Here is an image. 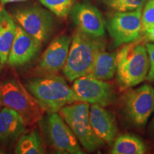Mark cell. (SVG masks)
<instances>
[{"label":"cell","mask_w":154,"mask_h":154,"mask_svg":"<svg viewBox=\"0 0 154 154\" xmlns=\"http://www.w3.org/2000/svg\"><path fill=\"white\" fill-rule=\"evenodd\" d=\"M106 49L103 37H97L76 29L72 36L68 59L63 73L69 82L85 76L96 55Z\"/></svg>","instance_id":"obj_1"},{"label":"cell","mask_w":154,"mask_h":154,"mask_svg":"<svg viewBox=\"0 0 154 154\" xmlns=\"http://www.w3.org/2000/svg\"><path fill=\"white\" fill-rule=\"evenodd\" d=\"M24 86L48 113H57L75 102L72 88L64 79L57 74L33 78Z\"/></svg>","instance_id":"obj_2"},{"label":"cell","mask_w":154,"mask_h":154,"mask_svg":"<svg viewBox=\"0 0 154 154\" xmlns=\"http://www.w3.org/2000/svg\"><path fill=\"white\" fill-rule=\"evenodd\" d=\"M136 41L126 44L117 53L116 73L122 89L132 88L143 82L149 71L146 45Z\"/></svg>","instance_id":"obj_3"},{"label":"cell","mask_w":154,"mask_h":154,"mask_svg":"<svg viewBox=\"0 0 154 154\" xmlns=\"http://www.w3.org/2000/svg\"><path fill=\"white\" fill-rule=\"evenodd\" d=\"M0 107L16 111L29 126L42 121L45 112L17 77L9 78L0 84Z\"/></svg>","instance_id":"obj_4"},{"label":"cell","mask_w":154,"mask_h":154,"mask_svg":"<svg viewBox=\"0 0 154 154\" xmlns=\"http://www.w3.org/2000/svg\"><path fill=\"white\" fill-rule=\"evenodd\" d=\"M89 109L88 103L78 102L65 106L59 113L74 132L81 146L86 151L94 152L103 148L106 143L100 139L92 129Z\"/></svg>","instance_id":"obj_5"},{"label":"cell","mask_w":154,"mask_h":154,"mask_svg":"<svg viewBox=\"0 0 154 154\" xmlns=\"http://www.w3.org/2000/svg\"><path fill=\"white\" fill-rule=\"evenodd\" d=\"M125 118L136 127H143L154 111V88L143 84L127 91L122 99Z\"/></svg>","instance_id":"obj_6"},{"label":"cell","mask_w":154,"mask_h":154,"mask_svg":"<svg viewBox=\"0 0 154 154\" xmlns=\"http://www.w3.org/2000/svg\"><path fill=\"white\" fill-rule=\"evenodd\" d=\"M13 19L25 32L43 43L53 34L55 22L52 14L40 6L17 9Z\"/></svg>","instance_id":"obj_7"},{"label":"cell","mask_w":154,"mask_h":154,"mask_svg":"<svg viewBox=\"0 0 154 154\" xmlns=\"http://www.w3.org/2000/svg\"><path fill=\"white\" fill-rule=\"evenodd\" d=\"M142 8L128 11H116L107 21V29L113 47L136 41L143 31Z\"/></svg>","instance_id":"obj_8"},{"label":"cell","mask_w":154,"mask_h":154,"mask_svg":"<svg viewBox=\"0 0 154 154\" xmlns=\"http://www.w3.org/2000/svg\"><path fill=\"white\" fill-rule=\"evenodd\" d=\"M75 101L86 102L106 107L116 100L113 87L105 81L83 76L74 81L72 86Z\"/></svg>","instance_id":"obj_9"},{"label":"cell","mask_w":154,"mask_h":154,"mask_svg":"<svg viewBox=\"0 0 154 154\" xmlns=\"http://www.w3.org/2000/svg\"><path fill=\"white\" fill-rule=\"evenodd\" d=\"M46 131L50 143L57 153H84L74 132L59 113H49L46 121Z\"/></svg>","instance_id":"obj_10"},{"label":"cell","mask_w":154,"mask_h":154,"mask_svg":"<svg viewBox=\"0 0 154 154\" xmlns=\"http://www.w3.org/2000/svg\"><path fill=\"white\" fill-rule=\"evenodd\" d=\"M72 37L61 35L55 38L42 54L37 65L38 73L42 75L56 74L63 70L68 59Z\"/></svg>","instance_id":"obj_11"},{"label":"cell","mask_w":154,"mask_h":154,"mask_svg":"<svg viewBox=\"0 0 154 154\" xmlns=\"http://www.w3.org/2000/svg\"><path fill=\"white\" fill-rule=\"evenodd\" d=\"M72 17L77 29L89 35L103 37L106 24L101 13L88 2H82L73 7Z\"/></svg>","instance_id":"obj_12"},{"label":"cell","mask_w":154,"mask_h":154,"mask_svg":"<svg viewBox=\"0 0 154 154\" xmlns=\"http://www.w3.org/2000/svg\"><path fill=\"white\" fill-rule=\"evenodd\" d=\"M42 44L17 25L16 36L7 60L9 66H20L26 64L37 54Z\"/></svg>","instance_id":"obj_13"},{"label":"cell","mask_w":154,"mask_h":154,"mask_svg":"<svg viewBox=\"0 0 154 154\" xmlns=\"http://www.w3.org/2000/svg\"><path fill=\"white\" fill-rule=\"evenodd\" d=\"M89 119L94 132L100 139L109 145H112L118 134L115 115L103 106L91 104Z\"/></svg>","instance_id":"obj_14"},{"label":"cell","mask_w":154,"mask_h":154,"mask_svg":"<svg viewBox=\"0 0 154 154\" xmlns=\"http://www.w3.org/2000/svg\"><path fill=\"white\" fill-rule=\"evenodd\" d=\"M26 124L16 111L3 107L0 111V141L14 140L23 134Z\"/></svg>","instance_id":"obj_15"},{"label":"cell","mask_w":154,"mask_h":154,"mask_svg":"<svg viewBox=\"0 0 154 154\" xmlns=\"http://www.w3.org/2000/svg\"><path fill=\"white\" fill-rule=\"evenodd\" d=\"M17 26L14 19L5 10H0V61L7 62L9 52L16 36Z\"/></svg>","instance_id":"obj_16"},{"label":"cell","mask_w":154,"mask_h":154,"mask_svg":"<svg viewBox=\"0 0 154 154\" xmlns=\"http://www.w3.org/2000/svg\"><path fill=\"white\" fill-rule=\"evenodd\" d=\"M116 52H108L105 50L100 51L86 76L102 81L112 79L116 72Z\"/></svg>","instance_id":"obj_17"},{"label":"cell","mask_w":154,"mask_h":154,"mask_svg":"<svg viewBox=\"0 0 154 154\" xmlns=\"http://www.w3.org/2000/svg\"><path fill=\"white\" fill-rule=\"evenodd\" d=\"M146 149V145L140 138L132 134H123L116 138L111 153L143 154Z\"/></svg>","instance_id":"obj_18"},{"label":"cell","mask_w":154,"mask_h":154,"mask_svg":"<svg viewBox=\"0 0 154 154\" xmlns=\"http://www.w3.org/2000/svg\"><path fill=\"white\" fill-rule=\"evenodd\" d=\"M14 153L17 154H42L45 150L42 138L36 131L21 136L17 144Z\"/></svg>","instance_id":"obj_19"},{"label":"cell","mask_w":154,"mask_h":154,"mask_svg":"<svg viewBox=\"0 0 154 154\" xmlns=\"http://www.w3.org/2000/svg\"><path fill=\"white\" fill-rule=\"evenodd\" d=\"M43 6L57 17L65 18L72 12L74 0H39Z\"/></svg>","instance_id":"obj_20"},{"label":"cell","mask_w":154,"mask_h":154,"mask_svg":"<svg viewBox=\"0 0 154 154\" xmlns=\"http://www.w3.org/2000/svg\"><path fill=\"white\" fill-rule=\"evenodd\" d=\"M108 8L116 11H128L142 8L146 0H99Z\"/></svg>","instance_id":"obj_21"},{"label":"cell","mask_w":154,"mask_h":154,"mask_svg":"<svg viewBox=\"0 0 154 154\" xmlns=\"http://www.w3.org/2000/svg\"><path fill=\"white\" fill-rule=\"evenodd\" d=\"M143 29L154 24V0H148L142 10Z\"/></svg>","instance_id":"obj_22"},{"label":"cell","mask_w":154,"mask_h":154,"mask_svg":"<svg viewBox=\"0 0 154 154\" xmlns=\"http://www.w3.org/2000/svg\"><path fill=\"white\" fill-rule=\"evenodd\" d=\"M145 45L149 60V71L146 79L152 82L154 80V43H146Z\"/></svg>","instance_id":"obj_23"},{"label":"cell","mask_w":154,"mask_h":154,"mask_svg":"<svg viewBox=\"0 0 154 154\" xmlns=\"http://www.w3.org/2000/svg\"><path fill=\"white\" fill-rule=\"evenodd\" d=\"M142 32L148 39L152 42H154V24L149 26V27L143 29Z\"/></svg>","instance_id":"obj_24"},{"label":"cell","mask_w":154,"mask_h":154,"mask_svg":"<svg viewBox=\"0 0 154 154\" xmlns=\"http://www.w3.org/2000/svg\"><path fill=\"white\" fill-rule=\"evenodd\" d=\"M27 0H1L2 5H5L7 3H12V2H25Z\"/></svg>","instance_id":"obj_25"},{"label":"cell","mask_w":154,"mask_h":154,"mask_svg":"<svg viewBox=\"0 0 154 154\" xmlns=\"http://www.w3.org/2000/svg\"><path fill=\"white\" fill-rule=\"evenodd\" d=\"M150 131H151V134L153 135V136H154V117L153 120L151 121V125H150Z\"/></svg>","instance_id":"obj_26"},{"label":"cell","mask_w":154,"mask_h":154,"mask_svg":"<svg viewBox=\"0 0 154 154\" xmlns=\"http://www.w3.org/2000/svg\"><path fill=\"white\" fill-rule=\"evenodd\" d=\"M2 153H5V151H4V150L2 149V148H0V154H2Z\"/></svg>","instance_id":"obj_27"},{"label":"cell","mask_w":154,"mask_h":154,"mask_svg":"<svg viewBox=\"0 0 154 154\" xmlns=\"http://www.w3.org/2000/svg\"><path fill=\"white\" fill-rule=\"evenodd\" d=\"M1 4H2L1 3V0H0V10H1V9H2V7H1Z\"/></svg>","instance_id":"obj_28"},{"label":"cell","mask_w":154,"mask_h":154,"mask_svg":"<svg viewBox=\"0 0 154 154\" xmlns=\"http://www.w3.org/2000/svg\"><path fill=\"white\" fill-rule=\"evenodd\" d=\"M1 65H2V63H1V61H0V68H1Z\"/></svg>","instance_id":"obj_29"},{"label":"cell","mask_w":154,"mask_h":154,"mask_svg":"<svg viewBox=\"0 0 154 154\" xmlns=\"http://www.w3.org/2000/svg\"><path fill=\"white\" fill-rule=\"evenodd\" d=\"M153 81H154V80H153Z\"/></svg>","instance_id":"obj_30"}]
</instances>
